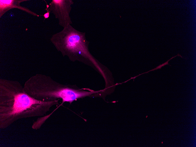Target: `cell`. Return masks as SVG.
I'll list each match as a JSON object with an SVG mask.
<instances>
[{"instance_id": "4", "label": "cell", "mask_w": 196, "mask_h": 147, "mask_svg": "<svg viewBox=\"0 0 196 147\" xmlns=\"http://www.w3.org/2000/svg\"><path fill=\"white\" fill-rule=\"evenodd\" d=\"M73 4L72 0H52L49 4V11L55 15L59 24L63 28L72 23L70 14L71 5Z\"/></svg>"}, {"instance_id": "2", "label": "cell", "mask_w": 196, "mask_h": 147, "mask_svg": "<svg viewBox=\"0 0 196 147\" xmlns=\"http://www.w3.org/2000/svg\"><path fill=\"white\" fill-rule=\"evenodd\" d=\"M24 92L32 97L42 101H50L60 99L61 104L65 102L71 104L78 99L98 95L99 91L81 88L76 85H64L50 76L37 74L29 78L23 86Z\"/></svg>"}, {"instance_id": "1", "label": "cell", "mask_w": 196, "mask_h": 147, "mask_svg": "<svg viewBox=\"0 0 196 147\" xmlns=\"http://www.w3.org/2000/svg\"><path fill=\"white\" fill-rule=\"evenodd\" d=\"M58 99L50 101L38 100L26 93L18 81L0 79V129H6L18 120L43 117Z\"/></svg>"}, {"instance_id": "3", "label": "cell", "mask_w": 196, "mask_h": 147, "mask_svg": "<svg viewBox=\"0 0 196 147\" xmlns=\"http://www.w3.org/2000/svg\"><path fill=\"white\" fill-rule=\"evenodd\" d=\"M50 40L57 50L71 61H77L90 66L99 72L104 69V67L90 53L85 33L77 31L71 25L53 34Z\"/></svg>"}, {"instance_id": "5", "label": "cell", "mask_w": 196, "mask_h": 147, "mask_svg": "<svg viewBox=\"0 0 196 147\" xmlns=\"http://www.w3.org/2000/svg\"><path fill=\"white\" fill-rule=\"evenodd\" d=\"M27 0H0V18L7 11L12 9H18L33 16L39 17V15L28 8L21 6V3Z\"/></svg>"}, {"instance_id": "6", "label": "cell", "mask_w": 196, "mask_h": 147, "mask_svg": "<svg viewBox=\"0 0 196 147\" xmlns=\"http://www.w3.org/2000/svg\"><path fill=\"white\" fill-rule=\"evenodd\" d=\"M45 2L46 3V8L45 9V10L47 11V12L44 13L43 15H42L41 16H43L44 18V20H45V19H47L49 18L50 16V11L49 10L48 8L49 7V5H48L46 1L45 0H44Z\"/></svg>"}]
</instances>
